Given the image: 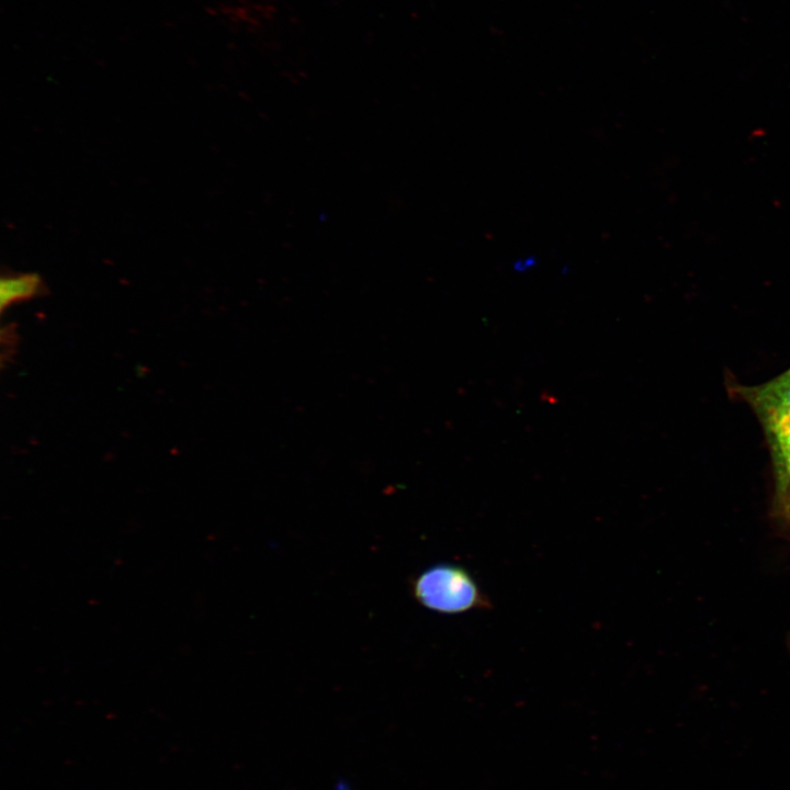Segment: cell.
Here are the masks:
<instances>
[{
  "instance_id": "cell-2",
  "label": "cell",
  "mask_w": 790,
  "mask_h": 790,
  "mask_svg": "<svg viewBox=\"0 0 790 790\" xmlns=\"http://www.w3.org/2000/svg\"><path fill=\"white\" fill-rule=\"evenodd\" d=\"M765 429L781 486L790 482V369L757 386L741 388Z\"/></svg>"
},
{
  "instance_id": "cell-1",
  "label": "cell",
  "mask_w": 790,
  "mask_h": 790,
  "mask_svg": "<svg viewBox=\"0 0 790 790\" xmlns=\"http://www.w3.org/2000/svg\"><path fill=\"white\" fill-rule=\"evenodd\" d=\"M410 587L422 607L439 613L456 614L490 607L473 576L458 564L432 565L415 576Z\"/></svg>"
},
{
  "instance_id": "cell-3",
  "label": "cell",
  "mask_w": 790,
  "mask_h": 790,
  "mask_svg": "<svg viewBox=\"0 0 790 790\" xmlns=\"http://www.w3.org/2000/svg\"><path fill=\"white\" fill-rule=\"evenodd\" d=\"M44 282L40 274L18 273L2 275L0 280L1 313L15 303L31 300L43 294Z\"/></svg>"
}]
</instances>
